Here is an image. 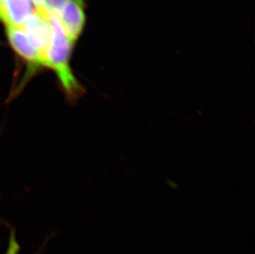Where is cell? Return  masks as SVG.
<instances>
[{
  "label": "cell",
  "mask_w": 255,
  "mask_h": 254,
  "mask_svg": "<svg viewBox=\"0 0 255 254\" xmlns=\"http://www.w3.org/2000/svg\"><path fill=\"white\" fill-rule=\"evenodd\" d=\"M68 0H31L35 10L51 16H57Z\"/></svg>",
  "instance_id": "8992f818"
},
{
  "label": "cell",
  "mask_w": 255,
  "mask_h": 254,
  "mask_svg": "<svg viewBox=\"0 0 255 254\" xmlns=\"http://www.w3.org/2000/svg\"><path fill=\"white\" fill-rule=\"evenodd\" d=\"M7 38L12 50L27 64V70L18 85L10 94L8 101L18 96L26 84L42 68H46V60L43 55L31 42L22 27H5Z\"/></svg>",
  "instance_id": "7a4b0ae2"
},
{
  "label": "cell",
  "mask_w": 255,
  "mask_h": 254,
  "mask_svg": "<svg viewBox=\"0 0 255 254\" xmlns=\"http://www.w3.org/2000/svg\"><path fill=\"white\" fill-rule=\"evenodd\" d=\"M20 249L21 247H20L19 243L16 238V234H15L14 230H12L10 232L8 245H7V249L5 254H19Z\"/></svg>",
  "instance_id": "52a82bcc"
},
{
  "label": "cell",
  "mask_w": 255,
  "mask_h": 254,
  "mask_svg": "<svg viewBox=\"0 0 255 254\" xmlns=\"http://www.w3.org/2000/svg\"><path fill=\"white\" fill-rule=\"evenodd\" d=\"M56 17L68 38L75 44L86 22L84 0H68Z\"/></svg>",
  "instance_id": "3957f363"
},
{
  "label": "cell",
  "mask_w": 255,
  "mask_h": 254,
  "mask_svg": "<svg viewBox=\"0 0 255 254\" xmlns=\"http://www.w3.org/2000/svg\"><path fill=\"white\" fill-rule=\"evenodd\" d=\"M51 36L46 52V68L53 70L65 99L74 103L85 94V89L75 78L70 66L75 44L68 38L55 15L50 16Z\"/></svg>",
  "instance_id": "6da1fadb"
},
{
  "label": "cell",
  "mask_w": 255,
  "mask_h": 254,
  "mask_svg": "<svg viewBox=\"0 0 255 254\" xmlns=\"http://www.w3.org/2000/svg\"><path fill=\"white\" fill-rule=\"evenodd\" d=\"M22 28L37 50L46 57L51 36L50 16L35 10Z\"/></svg>",
  "instance_id": "277c9868"
},
{
  "label": "cell",
  "mask_w": 255,
  "mask_h": 254,
  "mask_svg": "<svg viewBox=\"0 0 255 254\" xmlns=\"http://www.w3.org/2000/svg\"><path fill=\"white\" fill-rule=\"evenodd\" d=\"M2 2V0H0V2Z\"/></svg>",
  "instance_id": "ba28073f"
},
{
  "label": "cell",
  "mask_w": 255,
  "mask_h": 254,
  "mask_svg": "<svg viewBox=\"0 0 255 254\" xmlns=\"http://www.w3.org/2000/svg\"><path fill=\"white\" fill-rule=\"evenodd\" d=\"M34 11L31 0H2L0 22L5 27H22Z\"/></svg>",
  "instance_id": "5b68a950"
}]
</instances>
